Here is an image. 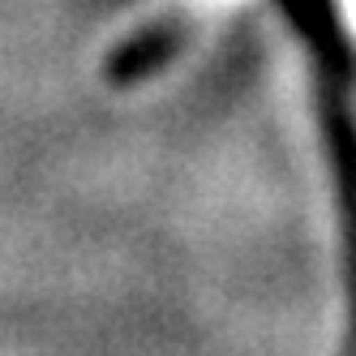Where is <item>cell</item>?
Listing matches in <instances>:
<instances>
[{"mask_svg": "<svg viewBox=\"0 0 356 356\" xmlns=\"http://www.w3.org/2000/svg\"><path fill=\"white\" fill-rule=\"evenodd\" d=\"M330 9H335V22L343 31V43L352 47V60H356V0H330Z\"/></svg>", "mask_w": 356, "mask_h": 356, "instance_id": "obj_1", "label": "cell"}]
</instances>
